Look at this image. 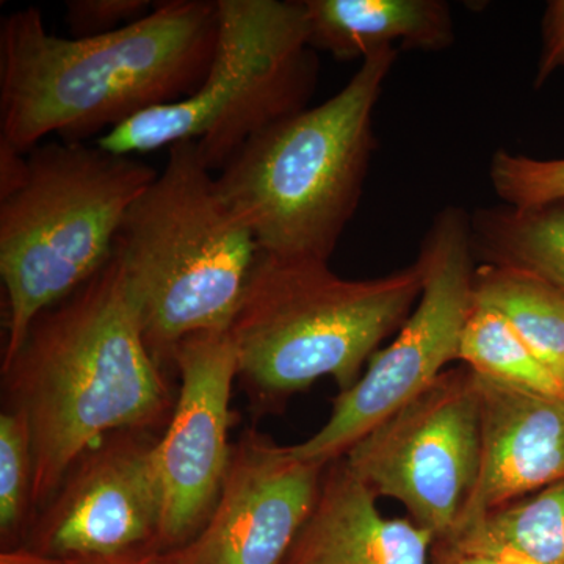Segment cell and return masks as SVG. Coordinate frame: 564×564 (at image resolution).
Listing matches in <instances>:
<instances>
[{
    "instance_id": "1",
    "label": "cell",
    "mask_w": 564,
    "mask_h": 564,
    "mask_svg": "<svg viewBox=\"0 0 564 564\" xmlns=\"http://www.w3.org/2000/svg\"><path fill=\"white\" fill-rule=\"evenodd\" d=\"M217 0H165L143 20L95 39H62L35 7L0 25V141L28 154L57 133L102 137L155 107L184 101L206 79Z\"/></svg>"
},
{
    "instance_id": "2",
    "label": "cell",
    "mask_w": 564,
    "mask_h": 564,
    "mask_svg": "<svg viewBox=\"0 0 564 564\" xmlns=\"http://www.w3.org/2000/svg\"><path fill=\"white\" fill-rule=\"evenodd\" d=\"M162 367L141 332L117 259L33 321L2 364L11 411L24 415L33 455L32 510L104 437L151 432L173 408Z\"/></svg>"
},
{
    "instance_id": "3",
    "label": "cell",
    "mask_w": 564,
    "mask_h": 564,
    "mask_svg": "<svg viewBox=\"0 0 564 564\" xmlns=\"http://www.w3.org/2000/svg\"><path fill=\"white\" fill-rule=\"evenodd\" d=\"M397 55L375 52L343 90L252 137L215 177L261 251L329 262L361 202L375 107Z\"/></svg>"
},
{
    "instance_id": "4",
    "label": "cell",
    "mask_w": 564,
    "mask_h": 564,
    "mask_svg": "<svg viewBox=\"0 0 564 564\" xmlns=\"http://www.w3.org/2000/svg\"><path fill=\"white\" fill-rule=\"evenodd\" d=\"M165 169L129 207L113 256L152 358L185 337L229 332L261 248L223 202L195 143L173 144Z\"/></svg>"
},
{
    "instance_id": "5",
    "label": "cell",
    "mask_w": 564,
    "mask_h": 564,
    "mask_svg": "<svg viewBox=\"0 0 564 564\" xmlns=\"http://www.w3.org/2000/svg\"><path fill=\"white\" fill-rule=\"evenodd\" d=\"M417 262L373 280H345L329 263L261 251L229 328L239 378L272 411L329 377L352 388L378 345L413 313Z\"/></svg>"
},
{
    "instance_id": "6",
    "label": "cell",
    "mask_w": 564,
    "mask_h": 564,
    "mask_svg": "<svg viewBox=\"0 0 564 564\" xmlns=\"http://www.w3.org/2000/svg\"><path fill=\"white\" fill-rule=\"evenodd\" d=\"M135 155L85 141L39 144L24 177L0 196V278L7 295L2 364L33 321L96 276L113 258L129 207L158 177Z\"/></svg>"
},
{
    "instance_id": "7",
    "label": "cell",
    "mask_w": 564,
    "mask_h": 564,
    "mask_svg": "<svg viewBox=\"0 0 564 564\" xmlns=\"http://www.w3.org/2000/svg\"><path fill=\"white\" fill-rule=\"evenodd\" d=\"M218 36L206 79L184 101L155 107L96 143L137 155L195 143L212 173L274 122L306 109L318 62L304 0H217Z\"/></svg>"
},
{
    "instance_id": "8",
    "label": "cell",
    "mask_w": 564,
    "mask_h": 564,
    "mask_svg": "<svg viewBox=\"0 0 564 564\" xmlns=\"http://www.w3.org/2000/svg\"><path fill=\"white\" fill-rule=\"evenodd\" d=\"M474 248L470 217L444 207L423 237L417 262L422 293L399 336L378 350L356 384L334 400L332 415L314 436L292 445L303 462L343 458L375 426L430 388L459 356L464 325L474 306Z\"/></svg>"
},
{
    "instance_id": "9",
    "label": "cell",
    "mask_w": 564,
    "mask_h": 564,
    "mask_svg": "<svg viewBox=\"0 0 564 564\" xmlns=\"http://www.w3.org/2000/svg\"><path fill=\"white\" fill-rule=\"evenodd\" d=\"M481 400L469 367L445 370L343 456L377 497L436 541L454 536L480 469Z\"/></svg>"
},
{
    "instance_id": "10",
    "label": "cell",
    "mask_w": 564,
    "mask_h": 564,
    "mask_svg": "<svg viewBox=\"0 0 564 564\" xmlns=\"http://www.w3.org/2000/svg\"><path fill=\"white\" fill-rule=\"evenodd\" d=\"M173 364L181 392L155 448L163 496L159 552L191 540L217 503L231 463L232 384L239 378L229 332L185 337Z\"/></svg>"
},
{
    "instance_id": "11",
    "label": "cell",
    "mask_w": 564,
    "mask_h": 564,
    "mask_svg": "<svg viewBox=\"0 0 564 564\" xmlns=\"http://www.w3.org/2000/svg\"><path fill=\"white\" fill-rule=\"evenodd\" d=\"M325 467L248 430L232 445L207 521L185 543L155 552L152 564H281L313 510Z\"/></svg>"
},
{
    "instance_id": "12",
    "label": "cell",
    "mask_w": 564,
    "mask_h": 564,
    "mask_svg": "<svg viewBox=\"0 0 564 564\" xmlns=\"http://www.w3.org/2000/svg\"><path fill=\"white\" fill-rule=\"evenodd\" d=\"M158 441L117 432L84 454L41 510V554L111 556L158 551L163 496Z\"/></svg>"
},
{
    "instance_id": "13",
    "label": "cell",
    "mask_w": 564,
    "mask_h": 564,
    "mask_svg": "<svg viewBox=\"0 0 564 564\" xmlns=\"http://www.w3.org/2000/svg\"><path fill=\"white\" fill-rule=\"evenodd\" d=\"M475 377L481 400L480 469L452 538L497 508L564 480V395Z\"/></svg>"
},
{
    "instance_id": "14",
    "label": "cell",
    "mask_w": 564,
    "mask_h": 564,
    "mask_svg": "<svg viewBox=\"0 0 564 564\" xmlns=\"http://www.w3.org/2000/svg\"><path fill=\"white\" fill-rule=\"evenodd\" d=\"M430 530L384 518L345 458L323 470L313 510L281 564H429Z\"/></svg>"
},
{
    "instance_id": "15",
    "label": "cell",
    "mask_w": 564,
    "mask_h": 564,
    "mask_svg": "<svg viewBox=\"0 0 564 564\" xmlns=\"http://www.w3.org/2000/svg\"><path fill=\"white\" fill-rule=\"evenodd\" d=\"M311 47L336 61H366L383 50L443 51L455 41L443 0H304Z\"/></svg>"
},
{
    "instance_id": "16",
    "label": "cell",
    "mask_w": 564,
    "mask_h": 564,
    "mask_svg": "<svg viewBox=\"0 0 564 564\" xmlns=\"http://www.w3.org/2000/svg\"><path fill=\"white\" fill-rule=\"evenodd\" d=\"M443 543L519 564H564V480L497 508Z\"/></svg>"
},
{
    "instance_id": "17",
    "label": "cell",
    "mask_w": 564,
    "mask_h": 564,
    "mask_svg": "<svg viewBox=\"0 0 564 564\" xmlns=\"http://www.w3.org/2000/svg\"><path fill=\"white\" fill-rule=\"evenodd\" d=\"M474 254L532 273L564 292V202L518 210L488 207L470 217Z\"/></svg>"
},
{
    "instance_id": "18",
    "label": "cell",
    "mask_w": 564,
    "mask_h": 564,
    "mask_svg": "<svg viewBox=\"0 0 564 564\" xmlns=\"http://www.w3.org/2000/svg\"><path fill=\"white\" fill-rule=\"evenodd\" d=\"M474 303L502 314L530 350L562 383L563 291L532 273L484 263L475 269Z\"/></svg>"
},
{
    "instance_id": "19",
    "label": "cell",
    "mask_w": 564,
    "mask_h": 564,
    "mask_svg": "<svg viewBox=\"0 0 564 564\" xmlns=\"http://www.w3.org/2000/svg\"><path fill=\"white\" fill-rule=\"evenodd\" d=\"M473 372L527 391L564 395L562 383L502 314L475 304L464 325L459 356Z\"/></svg>"
},
{
    "instance_id": "20",
    "label": "cell",
    "mask_w": 564,
    "mask_h": 564,
    "mask_svg": "<svg viewBox=\"0 0 564 564\" xmlns=\"http://www.w3.org/2000/svg\"><path fill=\"white\" fill-rule=\"evenodd\" d=\"M489 180L496 195L511 209L564 202V158L534 159L500 150L494 154Z\"/></svg>"
},
{
    "instance_id": "21",
    "label": "cell",
    "mask_w": 564,
    "mask_h": 564,
    "mask_svg": "<svg viewBox=\"0 0 564 564\" xmlns=\"http://www.w3.org/2000/svg\"><path fill=\"white\" fill-rule=\"evenodd\" d=\"M33 455L31 433L24 415L3 411L0 415V530L17 532L32 513Z\"/></svg>"
},
{
    "instance_id": "22",
    "label": "cell",
    "mask_w": 564,
    "mask_h": 564,
    "mask_svg": "<svg viewBox=\"0 0 564 564\" xmlns=\"http://www.w3.org/2000/svg\"><path fill=\"white\" fill-rule=\"evenodd\" d=\"M152 9L148 0H70L65 20L70 39H95L143 20Z\"/></svg>"
},
{
    "instance_id": "23",
    "label": "cell",
    "mask_w": 564,
    "mask_h": 564,
    "mask_svg": "<svg viewBox=\"0 0 564 564\" xmlns=\"http://www.w3.org/2000/svg\"><path fill=\"white\" fill-rule=\"evenodd\" d=\"M543 47L534 76V88H541L555 70L564 68V0H551L545 6L543 24Z\"/></svg>"
},
{
    "instance_id": "24",
    "label": "cell",
    "mask_w": 564,
    "mask_h": 564,
    "mask_svg": "<svg viewBox=\"0 0 564 564\" xmlns=\"http://www.w3.org/2000/svg\"><path fill=\"white\" fill-rule=\"evenodd\" d=\"M154 549L129 552V554L111 556H52L41 552L7 551L0 555V564H151L154 558Z\"/></svg>"
},
{
    "instance_id": "25",
    "label": "cell",
    "mask_w": 564,
    "mask_h": 564,
    "mask_svg": "<svg viewBox=\"0 0 564 564\" xmlns=\"http://www.w3.org/2000/svg\"><path fill=\"white\" fill-rule=\"evenodd\" d=\"M444 544V543H443ZM440 564H519L507 562V560L492 558V556L463 554L455 551L451 545L444 544L443 555Z\"/></svg>"
},
{
    "instance_id": "26",
    "label": "cell",
    "mask_w": 564,
    "mask_h": 564,
    "mask_svg": "<svg viewBox=\"0 0 564 564\" xmlns=\"http://www.w3.org/2000/svg\"><path fill=\"white\" fill-rule=\"evenodd\" d=\"M562 386H563V392H564V372H563V377H562Z\"/></svg>"
},
{
    "instance_id": "27",
    "label": "cell",
    "mask_w": 564,
    "mask_h": 564,
    "mask_svg": "<svg viewBox=\"0 0 564 564\" xmlns=\"http://www.w3.org/2000/svg\"><path fill=\"white\" fill-rule=\"evenodd\" d=\"M152 564V563H151Z\"/></svg>"
}]
</instances>
